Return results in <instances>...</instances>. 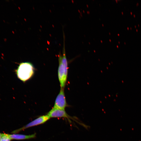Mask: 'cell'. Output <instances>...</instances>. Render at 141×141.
Returning a JSON list of instances; mask_svg holds the SVG:
<instances>
[{
  "label": "cell",
  "mask_w": 141,
  "mask_h": 141,
  "mask_svg": "<svg viewBox=\"0 0 141 141\" xmlns=\"http://www.w3.org/2000/svg\"><path fill=\"white\" fill-rule=\"evenodd\" d=\"M65 51V49H63L62 55L60 52L58 55V76L61 88H63L66 85L68 73V63Z\"/></svg>",
  "instance_id": "1"
},
{
  "label": "cell",
  "mask_w": 141,
  "mask_h": 141,
  "mask_svg": "<svg viewBox=\"0 0 141 141\" xmlns=\"http://www.w3.org/2000/svg\"><path fill=\"white\" fill-rule=\"evenodd\" d=\"M15 72L18 78L25 82L33 75L34 68L32 64L30 62H22L19 64Z\"/></svg>",
  "instance_id": "2"
},
{
  "label": "cell",
  "mask_w": 141,
  "mask_h": 141,
  "mask_svg": "<svg viewBox=\"0 0 141 141\" xmlns=\"http://www.w3.org/2000/svg\"><path fill=\"white\" fill-rule=\"evenodd\" d=\"M50 118H63L67 119L70 123L72 120L75 121L85 128H87L88 126L82 123L76 117L72 116L69 115L65 110L58 109L52 108L47 114Z\"/></svg>",
  "instance_id": "3"
},
{
  "label": "cell",
  "mask_w": 141,
  "mask_h": 141,
  "mask_svg": "<svg viewBox=\"0 0 141 141\" xmlns=\"http://www.w3.org/2000/svg\"><path fill=\"white\" fill-rule=\"evenodd\" d=\"M50 118L47 115L41 116L22 127L14 131L12 133H16L29 128L44 124Z\"/></svg>",
  "instance_id": "4"
},
{
  "label": "cell",
  "mask_w": 141,
  "mask_h": 141,
  "mask_svg": "<svg viewBox=\"0 0 141 141\" xmlns=\"http://www.w3.org/2000/svg\"><path fill=\"white\" fill-rule=\"evenodd\" d=\"M68 106L65 95L64 88H60L59 92L55 100L53 108L65 110Z\"/></svg>",
  "instance_id": "5"
},
{
  "label": "cell",
  "mask_w": 141,
  "mask_h": 141,
  "mask_svg": "<svg viewBox=\"0 0 141 141\" xmlns=\"http://www.w3.org/2000/svg\"><path fill=\"white\" fill-rule=\"evenodd\" d=\"M9 136L11 140H22L34 138L36 137V134L34 133L30 135H26L13 133L9 134Z\"/></svg>",
  "instance_id": "6"
},
{
  "label": "cell",
  "mask_w": 141,
  "mask_h": 141,
  "mask_svg": "<svg viewBox=\"0 0 141 141\" xmlns=\"http://www.w3.org/2000/svg\"><path fill=\"white\" fill-rule=\"evenodd\" d=\"M11 140L9 134L2 133L0 141H11Z\"/></svg>",
  "instance_id": "7"
},
{
  "label": "cell",
  "mask_w": 141,
  "mask_h": 141,
  "mask_svg": "<svg viewBox=\"0 0 141 141\" xmlns=\"http://www.w3.org/2000/svg\"><path fill=\"white\" fill-rule=\"evenodd\" d=\"M1 134L2 133H0V140H1Z\"/></svg>",
  "instance_id": "8"
}]
</instances>
